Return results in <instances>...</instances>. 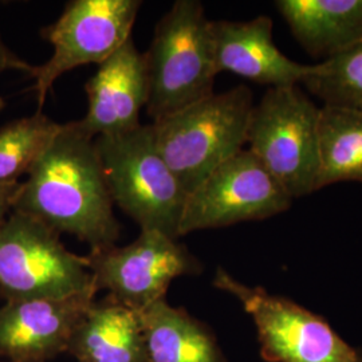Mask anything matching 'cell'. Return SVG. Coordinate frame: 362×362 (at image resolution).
Returning a JSON list of instances; mask_svg holds the SVG:
<instances>
[{
    "mask_svg": "<svg viewBox=\"0 0 362 362\" xmlns=\"http://www.w3.org/2000/svg\"><path fill=\"white\" fill-rule=\"evenodd\" d=\"M140 0H71L64 13L42 30V37L52 46V55L35 66L34 90L39 110L54 82L76 67L101 65L132 37Z\"/></svg>",
    "mask_w": 362,
    "mask_h": 362,
    "instance_id": "ba28073f",
    "label": "cell"
},
{
    "mask_svg": "<svg viewBox=\"0 0 362 362\" xmlns=\"http://www.w3.org/2000/svg\"><path fill=\"white\" fill-rule=\"evenodd\" d=\"M62 124L35 112L0 127V184L19 182L58 136Z\"/></svg>",
    "mask_w": 362,
    "mask_h": 362,
    "instance_id": "ac0fdd59",
    "label": "cell"
},
{
    "mask_svg": "<svg viewBox=\"0 0 362 362\" xmlns=\"http://www.w3.org/2000/svg\"><path fill=\"white\" fill-rule=\"evenodd\" d=\"M318 137V191L337 182H362V112L322 105Z\"/></svg>",
    "mask_w": 362,
    "mask_h": 362,
    "instance_id": "e0dca14e",
    "label": "cell"
},
{
    "mask_svg": "<svg viewBox=\"0 0 362 362\" xmlns=\"http://www.w3.org/2000/svg\"><path fill=\"white\" fill-rule=\"evenodd\" d=\"M4 362H8V361H4Z\"/></svg>",
    "mask_w": 362,
    "mask_h": 362,
    "instance_id": "603a6c76",
    "label": "cell"
},
{
    "mask_svg": "<svg viewBox=\"0 0 362 362\" xmlns=\"http://www.w3.org/2000/svg\"><path fill=\"white\" fill-rule=\"evenodd\" d=\"M19 187H21V182L0 184V224L11 214L13 200L18 194Z\"/></svg>",
    "mask_w": 362,
    "mask_h": 362,
    "instance_id": "44dd1931",
    "label": "cell"
},
{
    "mask_svg": "<svg viewBox=\"0 0 362 362\" xmlns=\"http://www.w3.org/2000/svg\"><path fill=\"white\" fill-rule=\"evenodd\" d=\"M0 299H1V297H0Z\"/></svg>",
    "mask_w": 362,
    "mask_h": 362,
    "instance_id": "cb8c5ba5",
    "label": "cell"
},
{
    "mask_svg": "<svg viewBox=\"0 0 362 362\" xmlns=\"http://www.w3.org/2000/svg\"><path fill=\"white\" fill-rule=\"evenodd\" d=\"M320 107L299 86L269 88L254 105L248 151L293 199L318 191Z\"/></svg>",
    "mask_w": 362,
    "mask_h": 362,
    "instance_id": "5b68a950",
    "label": "cell"
},
{
    "mask_svg": "<svg viewBox=\"0 0 362 362\" xmlns=\"http://www.w3.org/2000/svg\"><path fill=\"white\" fill-rule=\"evenodd\" d=\"M85 258L97 291L106 290L139 313L167 299L176 278L202 272V263L177 239L157 231H141L128 246L90 250Z\"/></svg>",
    "mask_w": 362,
    "mask_h": 362,
    "instance_id": "9c48e42d",
    "label": "cell"
},
{
    "mask_svg": "<svg viewBox=\"0 0 362 362\" xmlns=\"http://www.w3.org/2000/svg\"><path fill=\"white\" fill-rule=\"evenodd\" d=\"M88 112L74 121L90 139L116 136L141 125L140 113L146 107L149 83L143 52L130 37L86 82Z\"/></svg>",
    "mask_w": 362,
    "mask_h": 362,
    "instance_id": "7c38bea8",
    "label": "cell"
},
{
    "mask_svg": "<svg viewBox=\"0 0 362 362\" xmlns=\"http://www.w3.org/2000/svg\"><path fill=\"white\" fill-rule=\"evenodd\" d=\"M302 85L324 105L362 112V38L313 66Z\"/></svg>",
    "mask_w": 362,
    "mask_h": 362,
    "instance_id": "d6986e66",
    "label": "cell"
},
{
    "mask_svg": "<svg viewBox=\"0 0 362 362\" xmlns=\"http://www.w3.org/2000/svg\"><path fill=\"white\" fill-rule=\"evenodd\" d=\"M214 286L236 298L258 330L267 362H362V354L337 334L324 317L263 287H250L219 267Z\"/></svg>",
    "mask_w": 362,
    "mask_h": 362,
    "instance_id": "52a82bcc",
    "label": "cell"
},
{
    "mask_svg": "<svg viewBox=\"0 0 362 362\" xmlns=\"http://www.w3.org/2000/svg\"><path fill=\"white\" fill-rule=\"evenodd\" d=\"M144 59L149 83L146 112L153 122L212 95L218 71L203 4L175 1L157 23Z\"/></svg>",
    "mask_w": 362,
    "mask_h": 362,
    "instance_id": "3957f363",
    "label": "cell"
},
{
    "mask_svg": "<svg viewBox=\"0 0 362 362\" xmlns=\"http://www.w3.org/2000/svg\"><path fill=\"white\" fill-rule=\"evenodd\" d=\"M214 61L218 74L227 71L269 88L299 86L314 65L286 57L272 39V18L248 22L211 21Z\"/></svg>",
    "mask_w": 362,
    "mask_h": 362,
    "instance_id": "4fadbf2b",
    "label": "cell"
},
{
    "mask_svg": "<svg viewBox=\"0 0 362 362\" xmlns=\"http://www.w3.org/2000/svg\"><path fill=\"white\" fill-rule=\"evenodd\" d=\"M141 318L146 362H226L207 325L167 299L143 311Z\"/></svg>",
    "mask_w": 362,
    "mask_h": 362,
    "instance_id": "2e32d148",
    "label": "cell"
},
{
    "mask_svg": "<svg viewBox=\"0 0 362 362\" xmlns=\"http://www.w3.org/2000/svg\"><path fill=\"white\" fill-rule=\"evenodd\" d=\"M4 107H6V101H4V98L0 97V112H1Z\"/></svg>",
    "mask_w": 362,
    "mask_h": 362,
    "instance_id": "7402d4cb",
    "label": "cell"
},
{
    "mask_svg": "<svg viewBox=\"0 0 362 362\" xmlns=\"http://www.w3.org/2000/svg\"><path fill=\"white\" fill-rule=\"evenodd\" d=\"M13 211L55 233L74 235L90 250L116 245L119 224L94 140L74 121L58 136L21 182Z\"/></svg>",
    "mask_w": 362,
    "mask_h": 362,
    "instance_id": "6da1fadb",
    "label": "cell"
},
{
    "mask_svg": "<svg viewBox=\"0 0 362 362\" xmlns=\"http://www.w3.org/2000/svg\"><path fill=\"white\" fill-rule=\"evenodd\" d=\"M94 143L113 204L141 231L179 239L188 194L160 155L152 125L97 137Z\"/></svg>",
    "mask_w": 362,
    "mask_h": 362,
    "instance_id": "277c9868",
    "label": "cell"
},
{
    "mask_svg": "<svg viewBox=\"0 0 362 362\" xmlns=\"http://www.w3.org/2000/svg\"><path fill=\"white\" fill-rule=\"evenodd\" d=\"M254 105L250 88L239 85L151 124L160 155L188 196L245 149Z\"/></svg>",
    "mask_w": 362,
    "mask_h": 362,
    "instance_id": "7a4b0ae2",
    "label": "cell"
},
{
    "mask_svg": "<svg viewBox=\"0 0 362 362\" xmlns=\"http://www.w3.org/2000/svg\"><path fill=\"white\" fill-rule=\"evenodd\" d=\"M67 353L78 362H146L141 313L110 297L94 300Z\"/></svg>",
    "mask_w": 362,
    "mask_h": 362,
    "instance_id": "9a60e30c",
    "label": "cell"
},
{
    "mask_svg": "<svg viewBox=\"0 0 362 362\" xmlns=\"http://www.w3.org/2000/svg\"><path fill=\"white\" fill-rule=\"evenodd\" d=\"M35 66L28 64L3 42L0 37V73L4 71H21L33 76Z\"/></svg>",
    "mask_w": 362,
    "mask_h": 362,
    "instance_id": "ffe728a7",
    "label": "cell"
},
{
    "mask_svg": "<svg viewBox=\"0 0 362 362\" xmlns=\"http://www.w3.org/2000/svg\"><path fill=\"white\" fill-rule=\"evenodd\" d=\"M293 197L258 158L242 149L215 169L188 196L180 236L264 220L288 211Z\"/></svg>",
    "mask_w": 362,
    "mask_h": 362,
    "instance_id": "30bf717a",
    "label": "cell"
},
{
    "mask_svg": "<svg viewBox=\"0 0 362 362\" xmlns=\"http://www.w3.org/2000/svg\"><path fill=\"white\" fill-rule=\"evenodd\" d=\"M95 290L85 257L69 251L42 221L11 211L0 224L3 300L66 298Z\"/></svg>",
    "mask_w": 362,
    "mask_h": 362,
    "instance_id": "8992f818",
    "label": "cell"
},
{
    "mask_svg": "<svg viewBox=\"0 0 362 362\" xmlns=\"http://www.w3.org/2000/svg\"><path fill=\"white\" fill-rule=\"evenodd\" d=\"M97 293L4 300L0 305V357L8 362H46L67 353Z\"/></svg>",
    "mask_w": 362,
    "mask_h": 362,
    "instance_id": "8fae6325",
    "label": "cell"
},
{
    "mask_svg": "<svg viewBox=\"0 0 362 362\" xmlns=\"http://www.w3.org/2000/svg\"><path fill=\"white\" fill-rule=\"evenodd\" d=\"M274 4L311 57L325 61L362 38V0H278Z\"/></svg>",
    "mask_w": 362,
    "mask_h": 362,
    "instance_id": "5bb4252c",
    "label": "cell"
}]
</instances>
